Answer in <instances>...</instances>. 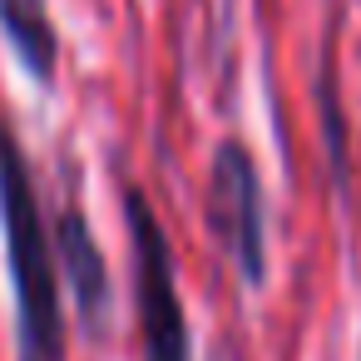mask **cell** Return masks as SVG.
Wrapping results in <instances>:
<instances>
[{
  "label": "cell",
  "instance_id": "6da1fadb",
  "mask_svg": "<svg viewBox=\"0 0 361 361\" xmlns=\"http://www.w3.org/2000/svg\"><path fill=\"white\" fill-rule=\"evenodd\" d=\"M0 238H6V272L16 302V361H65L70 331L55 223L45 218L35 164L6 119H0Z\"/></svg>",
  "mask_w": 361,
  "mask_h": 361
},
{
  "label": "cell",
  "instance_id": "7a4b0ae2",
  "mask_svg": "<svg viewBox=\"0 0 361 361\" xmlns=\"http://www.w3.org/2000/svg\"><path fill=\"white\" fill-rule=\"evenodd\" d=\"M124 238H129V262H134V312H139L144 361H193L173 243H169L159 208L134 183H124Z\"/></svg>",
  "mask_w": 361,
  "mask_h": 361
},
{
  "label": "cell",
  "instance_id": "3957f363",
  "mask_svg": "<svg viewBox=\"0 0 361 361\" xmlns=\"http://www.w3.org/2000/svg\"><path fill=\"white\" fill-rule=\"evenodd\" d=\"M203 223L223 257L233 262L238 282L257 292L267 282V183L252 159V149L238 134H223L213 159H208V183H203Z\"/></svg>",
  "mask_w": 361,
  "mask_h": 361
},
{
  "label": "cell",
  "instance_id": "277c9868",
  "mask_svg": "<svg viewBox=\"0 0 361 361\" xmlns=\"http://www.w3.org/2000/svg\"><path fill=\"white\" fill-rule=\"evenodd\" d=\"M55 252H60V277L75 292V322L85 336H104L109 312H114V277H109V257L90 228V213L80 203V193H65L60 213H55Z\"/></svg>",
  "mask_w": 361,
  "mask_h": 361
},
{
  "label": "cell",
  "instance_id": "5b68a950",
  "mask_svg": "<svg viewBox=\"0 0 361 361\" xmlns=\"http://www.w3.org/2000/svg\"><path fill=\"white\" fill-rule=\"evenodd\" d=\"M0 35L16 50L20 70L40 85L55 90L60 75V30L50 16V0H0Z\"/></svg>",
  "mask_w": 361,
  "mask_h": 361
},
{
  "label": "cell",
  "instance_id": "8992f818",
  "mask_svg": "<svg viewBox=\"0 0 361 361\" xmlns=\"http://www.w3.org/2000/svg\"><path fill=\"white\" fill-rule=\"evenodd\" d=\"M267 20H272V0H257V25L267 30Z\"/></svg>",
  "mask_w": 361,
  "mask_h": 361
}]
</instances>
